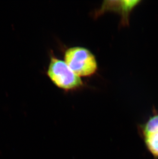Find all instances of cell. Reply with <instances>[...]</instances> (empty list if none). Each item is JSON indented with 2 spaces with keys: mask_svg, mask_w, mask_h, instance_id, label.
I'll use <instances>...</instances> for the list:
<instances>
[{
  "mask_svg": "<svg viewBox=\"0 0 158 159\" xmlns=\"http://www.w3.org/2000/svg\"><path fill=\"white\" fill-rule=\"evenodd\" d=\"M138 129L146 149L154 159H158V111L154 108L152 114Z\"/></svg>",
  "mask_w": 158,
  "mask_h": 159,
  "instance_id": "3",
  "label": "cell"
},
{
  "mask_svg": "<svg viewBox=\"0 0 158 159\" xmlns=\"http://www.w3.org/2000/svg\"><path fill=\"white\" fill-rule=\"evenodd\" d=\"M46 74L51 83L64 91H76L82 89L84 84L66 63L51 52L47 69Z\"/></svg>",
  "mask_w": 158,
  "mask_h": 159,
  "instance_id": "1",
  "label": "cell"
},
{
  "mask_svg": "<svg viewBox=\"0 0 158 159\" xmlns=\"http://www.w3.org/2000/svg\"><path fill=\"white\" fill-rule=\"evenodd\" d=\"M141 2L138 0L134 1H105L100 9L94 12L95 19L107 12H115L121 17V25H128L130 15L132 11Z\"/></svg>",
  "mask_w": 158,
  "mask_h": 159,
  "instance_id": "4",
  "label": "cell"
},
{
  "mask_svg": "<svg viewBox=\"0 0 158 159\" xmlns=\"http://www.w3.org/2000/svg\"><path fill=\"white\" fill-rule=\"evenodd\" d=\"M64 61L79 77L94 75L98 70L95 55L85 47L74 46L67 48L64 54Z\"/></svg>",
  "mask_w": 158,
  "mask_h": 159,
  "instance_id": "2",
  "label": "cell"
}]
</instances>
